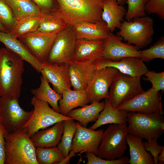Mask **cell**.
Masks as SVG:
<instances>
[{
    "mask_svg": "<svg viewBox=\"0 0 164 164\" xmlns=\"http://www.w3.org/2000/svg\"><path fill=\"white\" fill-rule=\"evenodd\" d=\"M127 0H117L118 3L120 5H124L126 3Z\"/></svg>",
    "mask_w": 164,
    "mask_h": 164,
    "instance_id": "45",
    "label": "cell"
},
{
    "mask_svg": "<svg viewBox=\"0 0 164 164\" xmlns=\"http://www.w3.org/2000/svg\"><path fill=\"white\" fill-rule=\"evenodd\" d=\"M24 60L6 48H0V94L19 98L23 83Z\"/></svg>",
    "mask_w": 164,
    "mask_h": 164,
    "instance_id": "1",
    "label": "cell"
},
{
    "mask_svg": "<svg viewBox=\"0 0 164 164\" xmlns=\"http://www.w3.org/2000/svg\"><path fill=\"white\" fill-rule=\"evenodd\" d=\"M0 31L4 32H9L7 30L5 27L0 22Z\"/></svg>",
    "mask_w": 164,
    "mask_h": 164,
    "instance_id": "44",
    "label": "cell"
},
{
    "mask_svg": "<svg viewBox=\"0 0 164 164\" xmlns=\"http://www.w3.org/2000/svg\"><path fill=\"white\" fill-rule=\"evenodd\" d=\"M105 105L95 123L89 128L95 130L101 126L107 124L122 125L127 123L128 111L118 110L113 107L108 98L105 99Z\"/></svg>",
    "mask_w": 164,
    "mask_h": 164,
    "instance_id": "25",
    "label": "cell"
},
{
    "mask_svg": "<svg viewBox=\"0 0 164 164\" xmlns=\"http://www.w3.org/2000/svg\"><path fill=\"white\" fill-rule=\"evenodd\" d=\"M144 75L146 77H143V79L150 81L154 89L159 91L161 90L162 95L164 91V72L157 73L148 70Z\"/></svg>",
    "mask_w": 164,
    "mask_h": 164,
    "instance_id": "37",
    "label": "cell"
},
{
    "mask_svg": "<svg viewBox=\"0 0 164 164\" xmlns=\"http://www.w3.org/2000/svg\"></svg>",
    "mask_w": 164,
    "mask_h": 164,
    "instance_id": "47",
    "label": "cell"
},
{
    "mask_svg": "<svg viewBox=\"0 0 164 164\" xmlns=\"http://www.w3.org/2000/svg\"><path fill=\"white\" fill-rule=\"evenodd\" d=\"M33 109L24 110L19 104V98L10 97H0V122L8 133L22 129L31 117Z\"/></svg>",
    "mask_w": 164,
    "mask_h": 164,
    "instance_id": "8",
    "label": "cell"
},
{
    "mask_svg": "<svg viewBox=\"0 0 164 164\" xmlns=\"http://www.w3.org/2000/svg\"><path fill=\"white\" fill-rule=\"evenodd\" d=\"M40 73L45 77L54 90L61 94L63 91L70 89L71 86L69 64H58L46 62L42 63Z\"/></svg>",
    "mask_w": 164,
    "mask_h": 164,
    "instance_id": "17",
    "label": "cell"
},
{
    "mask_svg": "<svg viewBox=\"0 0 164 164\" xmlns=\"http://www.w3.org/2000/svg\"><path fill=\"white\" fill-rule=\"evenodd\" d=\"M157 141H146L142 142L143 145L145 149L148 152H149L153 156V159L155 164H158V155L164 150V146L159 145Z\"/></svg>",
    "mask_w": 164,
    "mask_h": 164,
    "instance_id": "40",
    "label": "cell"
},
{
    "mask_svg": "<svg viewBox=\"0 0 164 164\" xmlns=\"http://www.w3.org/2000/svg\"><path fill=\"white\" fill-rule=\"evenodd\" d=\"M119 72L116 68L111 67L95 70L86 90L90 103L108 98L109 89Z\"/></svg>",
    "mask_w": 164,
    "mask_h": 164,
    "instance_id": "14",
    "label": "cell"
},
{
    "mask_svg": "<svg viewBox=\"0 0 164 164\" xmlns=\"http://www.w3.org/2000/svg\"><path fill=\"white\" fill-rule=\"evenodd\" d=\"M146 13L156 14L160 19H164V0H148L145 5Z\"/></svg>",
    "mask_w": 164,
    "mask_h": 164,
    "instance_id": "39",
    "label": "cell"
},
{
    "mask_svg": "<svg viewBox=\"0 0 164 164\" xmlns=\"http://www.w3.org/2000/svg\"><path fill=\"white\" fill-rule=\"evenodd\" d=\"M57 35L36 31L25 34L18 39L31 54L43 63L47 62L49 53Z\"/></svg>",
    "mask_w": 164,
    "mask_h": 164,
    "instance_id": "13",
    "label": "cell"
},
{
    "mask_svg": "<svg viewBox=\"0 0 164 164\" xmlns=\"http://www.w3.org/2000/svg\"><path fill=\"white\" fill-rule=\"evenodd\" d=\"M67 25L56 12L46 13L43 15L37 31L57 34Z\"/></svg>",
    "mask_w": 164,
    "mask_h": 164,
    "instance_id": "30",
    "label": "cell"
},
{
    "mask_svg": "<svg viewBox=\"0 0 164 164\" xmlns=\"http://www.w3.org/2000/svg\"><path fill=\"white\" fill-rule=\"evenodd\" d=\"M43 15H31L16 20L10 33L18 39L25 34L36 31Z\"/></svg>",
    "mask_w": 164,
    "mask_h": 164,
    "instance_id": "31",
    "label": "cell"
},
{
    "mask_svg": "<svg viewBox=\"0 0 164 164\" xmlns=\"http://www.w3.org/2000/svg\"><path fill=\"white\" fill-rule=\"evenodd\" d=\"M56 12L67 25L78 22L95 23L102 21L101 15L104 0H55Z\"/></svg>",
    "mask_w": 164,
    "mask_h": 164,
    "instance_id": "2",
    "label": "cell"
},
{
    "mask_svg": "<svg viewBox=\"0 0 164 164\" xmlns=\"http://www.w3.org/2000/svg\"><path fill=\"white\" fill-rule=\"evenodd\" d=\"M0 42L6 48L29 63L38 72H41L42 63L34 58L19 39L13 37L10 32L0 31Z\"/></svg>",
    "mask_w": 164,
    "mask_h": 164,
    "instance_id": "21",
    "label": "cell"
},
{
    "mask_svg": "<svg viewBox=\"0 0 164 164\" xmlns=\"http://www.w3.org/2000/svg\"><path fill=\"white\" fill-rule=\"evenodd\" d=\"M117 35L130 44L138 48L146 47L152 41L154 33V21L146 15L128 21L123 20Z\"/></svg>",
    "mask_w": 164,
    "mask_h": 164,
    "instance_id": "5",
    "label": "cell"
},
{
    "mask_svg": "<svg viewBox=\"0 0 164 164\" xmlns=\"http://www.w3.org/2000/svg\"><path fill=\"white\" fill-rule=\"evenodd\" d=\"M104 48L103 40L78 39L74 60L78 61L89 60L95 61L102 57Z\"/></svg>",
    "mask_w": 164,
    "mask_h": 164,
    "instance_id": "22",
    "label": "cell"
},
{
    "mask_svg": "<svg viewBox=\"0 0 164 164\" xmlns=\"http://www.w3.org/2000/svg\"><path fill=\"white\" fill-rule=\"evenodd\" d=\"M40 79L39 87L32 89L31 93L37 99L48 103L53 109L60 113L58 102L62 98V95L51 88L43 74H42Z\"/></svg>",
    "mask_w": 164,
    "mask_h": 164,
    "instance_id": "28",
    "label": "cell"
},
{
    "mask_svg": "<svg viewBox=\"0 0 164 164\" xmlns=\"http://www.w3.org/2000/svg\"><path fill=\"white\" fill-rule=\"evenodd\" d=\"M104 105L105 101L94 102L89 105L87 104L81 108L72 109L67 116L79 121L82 126L87 127L89 123L97 120Z\"/></svg>",
    "mask_w": 164,
    "mask_h": 164,
    "instance_id": "27",
    "label": "cell"
},
{
    "mask_svg": "<svg viewBox=\"0 0 164 164\" xmlns=\"http://www.w3.org/2000/svg\"><path fill=\"white\" fill-rule=\"evenodd\" d=\"M5 140L4 164H38L36 148L25 130L8 133Z\"/></svg>",
    "mask_w": 164,
    "mask_h": 164,
    "instance_id": "3",
    "label": "cell"
},
{
    "mask_svg": "<svg viewBox=\"0 0 164 164\" xmlns=\"http://www.w3.org/2000/svg\"><path fill=\"white\" fill-rule=\"evenodd\" d=\"M72 26L79 39L103 40L110 32L106 23L103 21L95 23L80 22Z\"/></svg>",
    "mask_w": 164,
    "mask_h": 164,
    "instance_id": "19",
    "label": "cell"
},
{
    "mask_svg": "<svg viewBox=\"0 0 164 164\" xmlns=\"http://www.w3.org/2000/svg\"><path fill=\"white\" fill-rule=\"evenodd\" d=\"M36 155L38 164H58L65 158L56 146L36 148Z\"/></svg>",
    "mask_w": 164,
    "mask_h": 164,
    "instance_id": "33",
    "label": "cell"
},
{
    "mask_svg": "<svg viewBox=\"0 0 164 164\" xmlns=\"http://www.w3.org/2000/svg\"><path fill=\"white\" fill-rule=\"evenodd\" d=\"M121 37L110 32L103 40L104 48L102 57L117 61L127 57H140L139 49L135 46L122 42Z\"/></svg>",
    "mask_w": 164,
    "mask_h": 164,
    "instance_id": "15",
    "label": "cell"
},
{
    "mask_svg": "<svg viewBox=\"0 0 164 164\" xmlns=\"http://www.w3.org/2000/svg\"><path fill=\"white\" fill-rule=\"evenodd\" d=\"M162 115L159 113L128 112V133L148 141L157 140L164 132V118Z\"/></svg>",
    "mask_w": 164,
    "mask_h": 164,
    "instance_id": "4",
    "label": "cell"
},
{
    "mask_svg": "<svg viewBox=\"0 0 164 164\" xmlns=\"http://www.w3.org/2000/svg\"><path fill=\"white\" fill-rule=\"evenodd\" d=\"M31 103L34 107L33 112L22 128L29 137L40 129L47 128L61 121L72 119L57 112L49 106L48 103L33 96L31 99Z\"/></svg>",
    "mask_w": 164,
    "mask_h": 164,
    "instance_id": "7",
    "label": "cell"
},
{
    "mask_svg": "<svg viewBox=\"0 0 164 164\" xmlns=\"http://www.w3.org/2000/svg\"><path fill=\"white\" fill-rule=\"evenodd\" d=\"M162 95L152 87L124 103L117 109L144 114H164Z\"/></svg>",
    "mask_w": 164,
    "mask_h": 164,
    "instance_id": "12",
    "label": "cell"
},
{
    "mask_svg": "<svg viewBox=\"0 0 164 164\" xmlns=\"http://www.w3.org/2000/svg\"><path fill=\"white\" fill-rule=\"evenodd\" d=\"M157 157L158 164H163L164 163V150Z\"/></svg>",
    "mask_w": 164,
    "mask_h": 164,
    "instance_id": "43",
    "label": "cell"
},
{
    "mask_svg": "<svg viewBox=\"0 0 164 164\" xmlns=\"http://www.w3.org/2000/svg\"><path fill=\"white\" fill-rule=\"evenodd\" d=\"M43 13L56 12L57 9L55 0H31Z\"/></svg>",
    "mask_w": 164,
    "mask_h": 164,
    "instance_id": "41",
    "label": "cell"
},
{
    "mask_svg": "<svg viewBox=\"0 0 164 164\" xmlns=\"http://www.w3.org/2000/svg\"><path fill=\"white\" fill-rule=\"evenodd\" d=\"M63 132L57 147L66 158L68 156L70 149L72 140L77 130V125L73 119L63 121Z\"/></svg>",
    "mask_w": 164,
    "mask_h": 164,
    "instance_id": "32",
    "label": "cell"
},
{
    "mask_svg": "<svg viewBox=\"0 0 164 164\" xmlns=\"http://www.w3.org/2000/svg\"><path fill=\"white\" fill-rule=\"evenodd\" d=\"M62 98L58 102L60 113L64 115L78 107L84 106L90 103L86 90L77 91L70 89L63 91Z\"/></svg>",
    "mask_w": 164,
    "mask_h": 164,
    "instance_id": "24",
    "label": "cell"
},
{
    "mask_svg": "<svg viewBox=\"0 0 164 164\" xmlns=\"http://www.w3.org/2000/svg\"><path fill=\"white\" fill-rule=\"evenodd\" d=\"M9 6L16 19L43 14L31 0H4Z\"/></svg>",
    "mask_w": 164,
    "mask_h": 164,
    "instance_id": "29",
    "label": "cell"
},
{
    "mask_svg": "<svg viewBox=\"0 0 164 164\" xmlns=\"http://www.w3.org/2000/svg\"><path fill=\"white\" fill-rule=\"evenodd\" d=\"M94 63L95 70L113 67L120 73L133 77H141L148 70L144 62L138 57H125L117 61L101 57L95 61Z\"/></svg>",
    "mask_w": 164,
    "mask_h": 164,
    "instance_id": "16",
    "label": "cell"
},
{
    "mask_svg": "<svg viewBox=\"0 0 164 164\" xmlns=\"http://www.w3.org/2000/svg\"><path fill=\"white\" fill-rule=\"evenodd\" d=\"M148 0H127L128 8L125 18L128 21L133 19L146 16L145 5Z\"/></svg>",
    "mask_w": 164,
    "mask_h": 164,
    "instance_id": "35",
    "label": "cell"
},
{
    "mask_svg": "<svg viewBox=\"0 0 164 164\" xmlns=\"http://www.w3.org/2000/svg\"><path fill=\"white\" fill-rule=\"evenodd\" d=\"M95 61L75 60L69 64V73L73 90H85L91 81L95 70Z\"/></svg>",
    "mask_w": 164,
    "mask_h": 164,
    "instance_id": "18",
    "label": "cell"
},
{
    "mask_svg": "<svg viewBox=\"0 0 164 164\" xmlns=\"http://www.w3.org/2000/svg\"><path fill=\"white\" fill-rule=\"evenodd\" d=\"M1 94H0V97H1Z\"/></svg>",
    "mask_w": 164,
    "mask_h": 164,
    "instance_id": "46",
    "label": "cell"
},
{
    "mask_svg": "<svg viewBox=\"0 0 164 164\" xmlns=\"http://www.w3.org/2000/svg\"><path fill=\"white\" fill-rule=\"evenodd\" d=\"M140 59L148 62L156 58L164 59V37L161 36L148 49L139 50Z\"/></svg>",
    "mask_w": 164,
    "mask_h": 164,
    "instance_id": "34",
    "label": "cell"
},
{
    "mask_svg": "<svg viewBox=\"0 0 164 164\" xmlns=\"http://www.w3.org/2000/svg\"><path fill=\"white\" fill-rule=\"evenodd\" d=\"M77 130L73 138L71 146L68 156L58 164L68 163L76 153L78 155L83 152H92L97 155L104 132L103 130L97 131L82 126L76 122Z\"/></svg>",
    "mask_w": 164,
    "mask_h": 164,
    "instance_id": "11",
    "label": "cell"
},
{
    "mask_svg": "<svg viewBox=\"0 0 164 164\" xmlns=\"http://www.w3.org/2000/svg\"><path fill=\"white\" fill-rule=\"evenodd\" d=\"M126 11L125 8L117 0H104L101 18L110 32H113L119 28Z\"/></svg>",
    "mask_w": 164,
    "mask_h": 164,
    "instance_id": "23",
    "label": "cell"
},
{
    "mask_svg": "<svg viewBox=\"0 0 164 164\" xmlns=\"http://www.w3.org/2000/svg\"><path fill=\"white\" fill-rule=\"evenodd\" d=\"M78 39L72 26L67 25L57 34L49 53L47 62L58 64H69L74 60Z\"/></svg>",
    "mask_w": 164,
    "mask_h": 164,
    "instance_id": "10",
    "label": "cell"
},
{
    "mask_svg": "<svg viewBox=\"0 0 164 164\" xmlns=\"http://www.w3.org/2000/svg\"><path fill=\"white\" fill-rule=\"evenodd\" d=\"M8 132L0 122V164H4L5 135Z\"/></svg>",
    "mask_w": 164,
    "mask_h": 164,
    "instance_id": "42",
    "label": "cell"
},
{
    "mask_svg": "<svg viewBox=\"0 0 164 164\" xmlns=\"http://www.w3.org/2000/svg\"><path fill=\"white\" fill-rule=\"evenodd\" d=\"M142 139L128 133L126 137L127 143L129 147L130 164H155L151 153L145 149L142 144Z\"/></svg>",
    "mask_w": 164,
    "mask_h": 164,
    "instance_id": "26",
    "label": "cell"
},
{
    "mask_svg": "<svg viewBox=\"0 0 164 164\" xmlns=\"http://www.w3.org/2000/svg\"><path fill=\"white\" fill-rule=\"evenodd\" d=\"M126 124H110L104 132L97 155L104 159L115 160L122 157L127 149Z\"/></svg>",
    "mask_w": 164,
    "mask_h": 164,
    "instance_id": "6",
    "label": "cell"
},
{
    "mask_svg": "<svg viewBox=\"0 0 164 164\" xmlns=\"http://www.w3.org/2000/svg\"><path fill=\"white\" fill-rule=\"evenodd\" d=\"M63 121L56 123L50 128L39 130L32 135L30 138L35 148L56 146L63 132Z\"/></svg>",
    "mask_w": 164,
    "mask_h": 164,
    "instance_id": "20",
    "label": "cell"
},
{
    "mask_svg": "<svg viewBox=\"0 0 164 164\" xmlns=\"http://www.w3.org/2000/svg\"><path fill=\"white\" fill-rule=\"evenodd\" d=\"M85 157L87 160V164H127L129 159L127 156L115 160H108L102 159L92 152H86Z\"/></svg>",
    "mask_w": 164,
    "mask_h": 164,
    "instance_id": "38",
    "label": "cell"
},
{
    "mask_svg": "<svg viewBox=\"0 0 164 164\" xmlns=\"http://www.w3.org/2000/svg\"><path fill=\"white\" fill-rule=\"evenodd\" d=\"M108 99L111 105L117 108L121 105L143 92L141 77H135L120 72L110 87Z\"/></svg>",
    "mask_w": 164,
    "mask_h": 164,
    "instance_id": "9",
    "label": "cell"
},
{
    "mask_svg": "<svg viewBox=\"0 0 164 164\" xmlns=\"http://www.w3.org/2000/svg\"><path fill=\"white\" fill-rule=\"evenodd\" d=\"M16 19L11 9L4 1L0 0V22L8 32L12 30Z\"/></svg>",
    "mask_w": 164,
    "mask_h": 164,
    "instance_id": "36",
    "label": "cell"
}]
</instances>
